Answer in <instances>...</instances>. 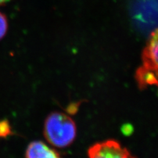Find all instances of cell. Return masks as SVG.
Instances as JSON below:
<instances>
[{"label":"cell","mask_w":158,"mask_h":158,"mask_svg":"<svg viewBox=\"0 0 158 158\" xmlns=\"http://www.w3.org/2000/svg\"><path fill=\"white\" fill-rule=\"evenodd\" d=\"M8 24L6 16L3 14L0 13V40H2L7 31Z\"/></svg>","instance_id":"obj_7"},{"label":"cell","mask_w":158,"mask_h":158,"mask_svg":"<svg viewBox=\"0 0 158 158\" xmlns=\"http://www.w3.org/2000/svg\"><path fill=\"white\" fill-rule=\"evenodd\" d=\"M88 156L92 158H128L132 157L130 152L116 140H109L97 143L88 149Z\"/></svg>","instance_id":"obj_2"},{"label":"cell","mask_w":158,"mask_h":158,"mask_svg":"<svg viewBox=\"0 0 158 158\" xmlns=\"http://www.w3.org/2000/svg\"><path fill=\"white\" fill-rule=\"evenodd\" d=\"M11 134V128L7 121H0V138H5Z\"/></svg>","instance_id":"obj_6"},{"label":"cell","mask_w":158,"mask_h":158,"mask_svg":"<svg viewBox=\"0 0 158 158\" xmlns=\"http://www.w3.org/2000/svg\"><path fill=\"white\" fill-rule=\"evenodd\" d=\"M26 157L28 158H55L59 157V153L49 148L44 143L36 141L29 144L26 152Z\"/></svg>","instance_id":"obj_4"},{"label":"cell","mask_w":158,"mask_h":158,"mask_svg":"<svg viewBox=\"0 0 158 158\" xmlns=\"http://www.w3.org/2000/svg\"><path fill=\"white\" fill-rule=\"evenodd\" d=\"M8 1H9V0H0V5L3 4V3H5L8 2Z\"/></svg>","instance_id":"obj_8"},{"label":"cell","mask_w":158,"mask_h":158,"mask_svg":"<svg viewBox=\"0 0 158 158\" xmlns=\"http://www.w3.org/2000/svg\"><path fill=\"white\" fill-rule=\"evenodd\" d=\"M77 128L72 118L62 113L49 115L44 125V135L47 140L57 148H65L75 140Z\"/></svg>","instance_id":"obj_1"},{"label":"cell","mask_w":158,"mask_h":158,"mask_svg":"<svg viewBox=\"0 0 158 158\" xmlns=\"http://www.w3.org/2000/svg\"><path fill=\"white\" fill-rule=\"evenodd\" d=\"M157 71L143 65L138 69L136 78L138 86L141 88H145L149 85H157Z\"/></svg>","instance_id":"obj_5"},{"label":"cell","mask_w":158,"mask_h":158,"mask_svg":"<svg viewBox=\"0 0 158 158\" xmlns=\"http://www.w3.org/2000/svg\"><path fill=\"white\" fill-rule=\"evenodd\" d=\"M157 31L156 29L151 34L146 47L142 53L144 66L157 71Z\"/></svg>","instance_id":"obj_3"}]
</instances>
